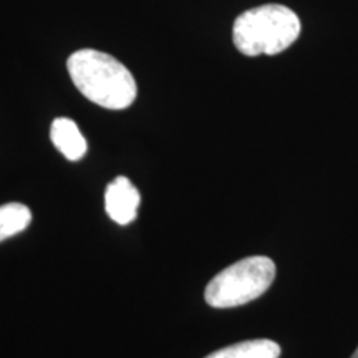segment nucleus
<instances>
[{"mask_svg": "<svg viewBox=\"0 0 358 358\" xmlns=\"http://www.w3.org/2000/svg\"><path fill=\"white\" fill-rule=\"evenodd\" d=\"M32 221V213L25 204L8 203L0 206V243L25 231Z\"/></svg>", "mask_w": 358, "mask_h": 358, "instance_id": "obj_7", "label": "nucleus"}, {"mask_svg": "<svg viewBox=\"0 0 358 358\" xmlns=\"http://www.w3.org/2000/svg\"><path fill=\"white\" fill-rule=\"evenodd\" d=\"M280 347L272 340H248L211 353L206 358H279Z\"/></svg>", "mask_w": 358, "mask_h": 358, "instance_id": "obj_6", "label": "nucleus"}, {"mask_svg": "<svg viewBox=\"0 0 358 358\" xmlns=\"http://www.w3.org/2000/svg\"><path fill=\"white\" fill-rule=\"evenodd\" d=\"M141 196L128 178L120 176L111 181L105 192V209L111 221L127 226L138 216Z\"/></svg>", "mask_w": 358, "mask_h": 358, "instance_id": "obj_4", "label": "nucleus"}, {"mask_svg": "<svg viewBox=\"0 0 358 358\" xmlns=\"http://www.w3.org/2000/svg\"><path fill=\"white\" fill-rule=\"evenodd\" d=\"M66 69L82 95L103 108L124 110L136 98L131 71L108 53L83 48L70 55Z\"/></svg>", "mask_w": 358, "mask_h": 358, "instance_id": "obj_1", "label": "nucleus"}, {"mask_svg": "<svg viewBox=\"0 0 358 358\" xmlns=\"http://www.w3.org/2000/svg\"><path fill=\"white\" fill-rule=\"evenodd\" d=\"M275 279V264L264 256L245 257L214 277L204 299L214 308H231L249 303L266 292Z\"/></svg>", "mask_w": 358, "mask_h": 358, "instance_id": "obj_3", "label": "nucleus"}, {"mask_svg": "<svg viewBox=\"0 0 358 358\" xmlns=\"http://www.w3.org/2000/svg\"><path fill=\"white\" fill-rule=\"evenodd\" d=\"M352 358H358V347H357V350H355V353H353V355H352Z\"/></svg>", "mask_w": 358, "mask_h": 358, "instance_id": "obj_8", "label": "nucleus"}, {"mask_svg": "<svg viewBox=\"0 0 358 358\" xmlns=\"http://www.w3.org/2000/svg\"><path fill=\"white\" fill-rule=\"evenodd\" d=\"M301 34V19L284 6L268 3L241 13L232 27L236 48L248 57L277 55Z\"/></svg>", "mask_w": 358, "mask_h": 358, "instance_id": "obj_2", "label": "nucleus"}, {"mask_svg": "<svg viewBox=\"0 0 358 358\" xmlns=\"http://www.w3.org/2000/svg\"><path fill=\"white\" fill-rule=\"evenodd\" d=\"M50 138L57 150L70 161L82 159L88 150V143L78 124L70 118H57L52 123Z\"/></svg>", "mask_w": 358, "mask_h": 358, "instance_id": "obj_5", "label": "nucleus"}]
</instances>
